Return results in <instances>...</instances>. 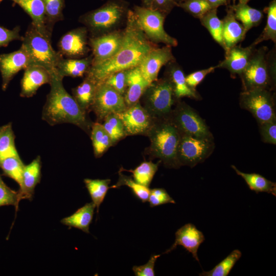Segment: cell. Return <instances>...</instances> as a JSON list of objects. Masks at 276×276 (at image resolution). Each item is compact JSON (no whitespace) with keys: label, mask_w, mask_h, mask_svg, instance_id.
Masks as SVG:
<instances>
[{"label":"cell","mask_w":276,"mask_h":276,"mask_svg":"<svg viewBox=\"0 0 276 276\" xmlns=\"http://www.w3.org/2000/svg\"><path fill=\"white\" fill-rule=\"evenodd\" d=\"M123 42L110 58L92 65L86 75L98 84L111 74L138 66L146 55L156 47L146 37L132 10H129Z\"/></svg>","instance_id":"obj_1"},{"label":"cell","mask_w":276,"mask_h":276,"mask_svg":"<svg viewBox=\"0 0 276 276\" xmlns=\"http://www.w3.org/2000/svg\"><path fill=\"white\" fill-rule=\"evenodd\" d=\"M50 90L47 96L42 111V119L50 126L68 123L75 125L90 134L92 122L65 90L63 78L56 70L51 72Z\"/></svg>","instance_id":"obj_2"},{"label":"cell","mask_w":276,"mask_h":276,"mask_svg":"<svg viewBox=\"0 0 276 276\" xmlns=\"http://www.w3.org/2000/svg\"><path fill=\"white\" fill-rule=\"evenodd\" d=\"M147 136L150 141L148 154L158 158L166 167H180L177 153L181 134L169 118L156 120Z\"/></svg>","instance_id":"obj_3"},{"label":"cell","mask_w":276,"mask_h":276,"mask_svg":"<svg viewBox=\"0 0 276 276\" xmlns=\"http://www.w3.org/2000/svg\"><path fill=\"white\" fill-rule=\"evenodd\" d=\"M129 4L123 0H110L99 8L80 16L79 21L91 36L101 35L117 30L126 21Z\"/></svg>","instance_id":"obj_4"},{"label":"cell","mask_w":276,"mask_h":276,"mask_svg":"<svg viewBox=\"0 0 276 276\" xmlns=\"http://www.w3.org/2000/svg\"><path fill=\"white\" fill-rule=\"evenodd\" d=\"M21 41V45L28 54L31 64L43 66L50 72L56 70L58 63L63 58L53 49L51 40L40 34L32 22Z\"/></svg>","instance_id":"obj_5"},{"label":"cell","mask_w":276,"mask_h":276,"mask_svg":"<svg viewBox=\"0 0 276 276\" xmlns=\"http://www.w3.org/2000/svg\"><path fill=\"white\" fill-rule=\"evenodd\" d=\"M143 107L155 120L169 118L177 100L172 86L164 77L151 83L141 97Z\"/></svg>","instance_id":"obj_6"},{"label":"cell","mask_w":276,"mask_h":276,"mask_svg":"<svg viewBox=\"0 0 276 276\" xmlns=\"http://www.w3.org/2000/svg\"><path fill=\"white\" fill-rule=\"evenodd\" d=\"M267 51L265 46L255 50L247 66L240 75L243 91L269 89L270 86H274L270 75Z\"/></svg>","instance_id":"obj_7"},{"label":"cell","mask_w":276,"mask_h":276,"mask_svg":"<svg viewBox=\"0 0 276 276\" xmlns=\"http://www.w3.org/2000/svg\"><path fill=\"white\" fill-rule=\"evenodd\" d=\"M132 11L140 27L151 42L163 43L171 47L177 45L176 39L169 35L164 29L165 15L144 6H135Z\"/></svg>","instance_id":"obj_8"},{"label":"cell","mask_w":276,"mask_h":276,"mask_svg":"<svg viewBox=\"0 0 276 276\" xmlns=\"http://www.w3.org/2000/svg\"><path fill=\"white\" fill-rule=\"evenodd\" d=\"M169 119L181 134L213 140V136L204 120L183 102H177Z\"/></svg>","instance_id":"obj_9"},{"label":"cell","mask_w":276,"mask_h":276,"mask_svg":"<svg viewBox=\"0 0 276 276\" xmlns=\"http://www.w3.org/2000/svg\"><path fill=\"white\" fill-rule=\"evenodd\" d=\"M240 105L250 111L259 124L276 120L274 95L269 89L243 91L240 94Z\"/></svg>","instance_id":"obj_10"},{"label":"cell","mask_w":276,"mask_h":276,"mask_svg":"<svg viewBox=\"0 0 276 276\" xmlns=\"http://www.w3.org/2000/svg\"><path fill=\"white\" fill-rule=\"evenodd\" d=\"M213 140L181 134L177 157L180 166L193 167L204 161L214 149Z\"/></svg>","instance_id":"obj_11"},{"label":"cell","mask_w":276,"mask_h":276,"mask_svg":"<svg viewBox=\"0 0 276 276\" xmlns=\"http://www.w3.org/2000/svg\"><path fill=\"white\" fill-rule=\"evenodd\" d=\"M127 108L124 96L104 82L98 84L90 108L98 122L111 113H120Z\"/></svg>","instance_id":"obj_12"},{"label":"cell","mask_w":276,"mask_h":276,"mask_svg":"<svg viewBox=\"0 0 276 276\" xmlns=\"http://www.w3.org/2000/svg\"><path fill=\"white\" fill-rule=\"evenodd\" d=\"M117 114L123 122L127 136L147 135L156 121L140 101Z\"/></svg>","instance_id":"obj_13"},{"label":"cell","mask_w":276,"mask_h":276,"mask_svg":"<svg viewBox=\"0 0 276 276\" xmlns=\"http://www.w3.org/2000/svg\"><path fill=\"white\" fill-rule=\"evenodd\" d=\"M88 33L84 26L68 31L60 38L57 44L58 51L66 58L87 56L91 51L88 44Z\"/></svg>","instance_id":"obj_14"},{"label":"cell","mask_w":276,"mask_h":276,"mask_svg":"<svg viewBox=\"0 0 276 276\" xmlns=\"http://www.w3.org/2000/svg\"><path fill=\"white\" fill-rule=\"evenodd\" d=\"M124 36V30H116L88 38V44L93 57L92 65L104 61L113 56L120 48Z\"/></svg>","instance_id":"obj_15"},{"label":"cell","mask_w":276,"mask_h":276,"mask_svg":"<svg viewBox=\"0 0 276 276\" xmlns=\"http://www.w3.org/2000/svg\"><path fill=\"white\" fill-rule=\"evenodd\" d=\"M31 65L30 57L25 48L21 45L17 51L0 54V73L2 89L6 90L14 77L21 70Z\"/></svg>","instance_id":"obj_16"},{"label":"cell","mask_w":276,"mask_h":276,"mask_svg":"<svg viewBox=\"0 0 276 276\" xmlns=\"http://www.w3.org/2000/svg\"><path fill=\"white\" fill-rule=\"evenodd\" d=\"M175 59L171 47H155L146 55L138 66L144 78L150 84L157 79L161 67Z\"/></svg>","instance_id":"obj_17"},{"label":"cell","mask_w":276,"mask_h":276,"mask_svg":"<svg viewBox=\"0 0 276 276\" xmlns=\"http://www.w3.org/2000/svg\"><path fill=\"white\" fill-rule=\"evenodd\" d=\"M175 235L174 243L164 254H168L175 249L178 245H180L190 252L193 257L199 262L197 251L200 244L205 240L203 233L194 224L189 223L178 229Z\"/></svg>","instance_id":"obj_18"},{"label":"cell","mask_w":276,"mask_h":276,"mask_svg":"<svg viewBox=\"0 0 276 276\" xmlns=\"http://www.w3.org/2000/svg\"><path fill=\"white\" fill-rule=\"evenodd\" d=\"M24 71L20 82L21 97H33L41 86L50 82L51 72L43 66L31 64Z\"/></svg>","instance_id":"obj_19"},{"label":"cell","mask_w":276,"mask_h":276,"mask_svg":"<svg viewBox=\"0 0 276 276\" xmlns=\"http://www.w3.org/2000/svg\"><path fill=\"white\" fill-rule=\"evenodd\" d=\"M252 44L247 47L236 45L225 52L224 59L217 67L227 70L232 75L242 74L247 66L255 50Z\"/></svg>","instance_id":"obj_20"},{"label":"cell","mask_w":276,"mask_h":276,"mask_svg":"<svg viewBox=\"0 0 276 276\" xmlns=\"http://www.w3.org/2000/svg\"><path fill=\"white\" fill-rule=\"evenodd\" d=\"M166 65L165 77L170 82L175 99L179 100L182 97H187L198 99L200 97L196 90L191 89L188 85L184 72L175 60L170 61Z\"/></svg>","instance_id":"obj_21"},{"label":"cell","mask_w":276,"mask_h":276,"mask_svg":"<svg viewBox=\"0 0 276 276\" xmlns=\"http://www.w3.org/2000/svg\"><path fill=\"white\" fill-rule=\"evenodd\" d=\"M17 4L27 13L32 19V23L39 32L51 40L52 33L47 28L45 8L42 0H15Z\"/></svg>","instance_id":"obj_22"},{"label":"cell","mask_w":276,"mask_h":276,"mask_svg":"<svg viewBox=\"0 0 276 276\" xmlns=\"http://www.w3.org/2000/svg\"><path fill=\"white\" fill-rule=\"evenodd\" d=\"M222 22L223 48L226 52L230 48L242 41L246 32L242 25L237 21L229 7L226 10V14L222 20Z\"/></svg>","instance_id":"obj_23"},{"label":"cell","mask_w":276,"mask_h":276,"mask_svg":"<svg viewBox=\"0 0 276 276\" xmlns=\"http://www.w3.org/2000/svg\"><path fill=\"white\" fill-rule=\"evenodd\" d=\"M149 84L143 76L139 66L129 70L127 78V87L124 96L127 107L140 101V99Z\"/></svg>","instance_id":"obj_24"},{"label":"cell","mask_w":276,"mask_h":276,"mask_svg":"<svg viewBox=\"0 0 276 276\" xmlns=\"http://www.w3.org/2000/svg\"><path fill=\"white\" fill-rule=\"evenodd\" d=\"M41 161L39 155H38L28 165H25L22 187L21 190H18L22 199L32 200L35 188L41 180Z\"/></svg>","instance_id":"obj_25"},{"label":"cell","mask_w":276,"mask_h":276,"mask_svg":"<svg viewBox=\"0 0 276 276\" xmlns=\"http://www.w3.org/2000/svg\"><path fill=\"white\" fill-rule=\"evenodd\" d=\"M93 55L80 58H64L58 63L56 70L57 73L64 78L82 77L86 75L93 64Z\"/></svg>","instance_id":"obj_26"},{"label":"cell","mask_w":276,"mask_h":276,"mask_svg":"<svg viewBox=\"0 0 276 276\" xmlns=\"http://www.w3.org/2000/svg\"><path fill=\"white\" fill-rule=\"evenodd\" d=\"M98 83L87 75L82 82L72 89V96L82 109L86 113L90 111Z\"/></svg>","instance_id":"obj_27"},{"label":"cell","mask_w":276,"mask_h":276,"mask_svg":"<svg viewBox=\"0 0 276 276\" xmlns=\"http://www.w3.org/2000/svg\"><path fill=\"white\" fill-rule=\"evenodd\" d=\"M96 206L92 202L87 203L72 215L65 217L61 223L70 227H75L89 233V227L92 221Z\"/></svg>","instance_id":"obj_28"},{"label":"cell","mask_w":276,"mask_h":276,"mask_svg":"<svg viewBox=\"0 0 276 276\" xmlns=\"http://www.w3.org/2000/svg\"><path fill=\"white\" fill-rule=\"evenodd\" d=\"M229 8L236 19L242 22L246 32L252 27L258 26L263 18L262 12L250 7L247 4L239 3Z\"/></svg>","instance_id":"obj_29"},{"label":"cell","mask_w":276,"mask_h":276,"mask_svg":"<svg viewBox=\"0 0 276 276\" xmlns=\"http://www.w3.org/2000/svg\"><path fill=\"white\" fill-rule=\"evenodd\" d=\"M236 173L241 176L249 188L256 193L266 192L276 196V183L258 173H246L239 170L234 165L231 166Z\"/></svg>","instance_id":"obj_30"},{"label":"cell","mask_w":276,"mask_h":276,"mask_svg":"<svg viewBox=\"0 0 276 276\" xmlns=\"http://www.w3.org/2000/svg\"><path fill=\"white\" fill-rule=\"evenodd\" d=\"M90 138L96 158L100 157L112 146L110 136L99 122L93 123L90 130Z\"/></svg>","instance_id":"obj_31"},{"label":"cell","mask_w":276,"mask_h":276,"mask_svg":"<svg viewBox=\"0 0 276 276\" xmlns=\"http://www.w3.org/2000/svg\"><path fill=\"white\" fill-rule=\"evenodd\" d=\"M11 157H20L15 144V134L11 123L1 126L0 131V163Z\"/></svg>","instance_id":"obj_32"},{"label":"cell","mask_w":276,"mask_h":276,"mask_svg":"<svg viewBox=\"0 0 276 276\" xmlns=\"http://www.w3.org/2000/svg\"><path fill=\"white\" fill-rule=\"evenodd\" d=\"M85 187L91 197L92 202L96 206L97 213H99V207L103 201L110 182L109 179H84Z\"/></svg>","instance_id":"obj_33"},{"label":"cell","mask_w":276,"mask_h":276,"mask_svg":"<svg viewBox=\"0 0 276 276\" xmlns=\"http://www.w3.org/2000/svg\"><path fill=\"white\" fill-rule=\"evenodd\" d=\"M199 19L202 25L206 28L215 41L223 48V22L217 16V9H211Z\"/></svg>","instance_id":"obj_34"},{"label":"cell","mask_w":276,"mask_h":276,"mask_svg":"<svg viewBox=\"0 0 276 276\" xmlns=\"http://www.w3.org/2000/svg\"><path fill=\"white\" fill-rule=\"evenodd\" d=\"M264 10L267 14L266 25L260 35L252 43L255 46L268 40L276 43V0L271 1Z\"/></svg>","instance_id":"obj_35"},{"label":"cell","mask_w":276,"mask_h":276,"mask_svg":"<svg viewBox=\"0 0 276 276\" xmlns=\"http://www.w3.org/2000/svg\"><path fill=\"white\" fill-rule=\"evenodd\" d=\"M25 165L20 157H11L0 163V169L3 175L15 180L21 190L22 187V177Z\"/></svg>","instance_id":"obj_36"},{"label":"cell","mask_w":276,"mask_h":276,"mask_svg":"<svg viewBox=\"0 0 276 276\" xmlns=\"http://www.w3.org/2000/svg\"><path fill=\"white\" fill-rule=\"evenodd\" d=\"M45 12L47 28L52 34L55 24L64 19V0H42Z\"/></svg>","instance_id":"obj_37"},{"label":"cell","mask_w":276,"mask_h":276,"mask_svg":"<svg viewBox=\"0 0 276 276\" xmlns=\"http://www.w3.org/2000/svg\"><path fill=\"white\" fill-rule=\"evenodd\" d=\"M159 162L155 164L151 161H144L134 170L126 171L132 173L135 181L149 188L155 173L157 171Z\"/></svg>","instance_id":"obj_38"},{"label":"cell","mask_w":276,"mask_h":276,"mask_svg":"<svg viewBox=\"0 0 276 276\" xmlns=\"http://www.w3.org/2000/svg\"><path fill=\"white\" fill-rule=\"evenodd\" d=\"M241 256L242 253L239 249H234L213 269L207 271H203L199 275L227 276Z\"/></svg>","instance_id":"obj_39"},{"label":"cell","mask_w":276,"mask_h":276,"mask_svg":"<svg viewBox=\"0 0 276 276\" xmlns=\"http://www.w3.org/2000/svg\"><path fill=\"white\" fill-rule=\"evenodd\" d=\"M103 121L102 125L110 136L113 145L127 136L123 122L117 114H109Z\"/></svg>","instance_id":"obj_40"},{"label":"cell","mask_w":276,"mask_h":276,"mask_svg":"<svg viewBox=\"0 0 276 276\" xmlns=\"http://www.w3.org/2000/svg\"><path fill=\"white\" fill-rule=\"evenodd\" d=\"M122 186H126L130 188L134 195L142 202L148 200L150 191L149 188L136 182L131 177L124 175L120 170L117 183L110 188H118Z\"/></svg>","instance_id":"obj_41"},{"label":"cell","mask_w":276,"mask_h":276,"mask_svg":"<svg viewBox=\"0 0 276 276\" xmlns=\"http://www.w3.org/2000/svg\"><path fill=\"white\" fill-rule=\"evenodd\" d=\"M177 6L198 18L212 9L206 0H185L178 4Z\"/></svg>","instance_id":"obj_42"},{"label":"cell","mask_w":276,"mask_h":276,"mask_svg":"<svg viewBox=\"0 0 276 276\" xmlns=\"http://www.w3.org/2000/svg\"><path fill=\"white\" fill-rule=\"evenodd\" d=\"M21 200L19 191H16L9 188L3 181L0 173V206L13 205L17 210Z\"/></svg>","instance_id":"obj_43"},{"label":"cell","mask_w":276,"mask_h":276,"mask_svg":"<svg viewBox=\"0 0 276 276\" xmlns=\"http://www.w3.org/2000/svg\"><path fill=\"white\" fill-rule=\"evenodd\" d=\"M129 70L115 72L109 75L103 82L124 96L127 87V78Z\"/></svg>","instance_id":"obj_44"},{"label":"cell","mask_w":276,"mask_h":276,"mask_svg":"<svg viewBox=\"0 0 276 276\" xmlns=\"http://www.w3.org/2000/svg\"><path fill=\"white\" fill-rule=\"evenodd\" d=\"M148 201L151 207L169 203H175V200L163 188H154L150 190Z\"/></svg>","instance_id":"obj_45"},{"label":"cell","mask_w":276,"mask_h":276,"mask_svg":"<svg viewBox=\"0 0 276 276\" xmlns=\"http://www.w3.org/2000/svg\"><path fill=\"white\" fill-rule=\"evenodd\" d=\"M20 28L16 26L12 30L0 26V48L7 47L14 40H22L23 36L20 34Z\"/></svg>","instance_id":"obj_46"},{"label":"cell","mask_w":276,"mask_h":276,"mask_svg":"<svg viewBox=\"0 0 276 276\" xmlns=\"http://www.w3.org/2000/svg\"><path fill=\"white\" fill-rule=\"evenodd\" d=\"M260 131L263 141L266 143L276 144V120L260 123Z\"/></svg>","instance_id":"obj_47"},{"label":"cell","mask_w":276,"mask_h":276,"mask_svg":"<svg viewBox=\"0 0 276 276\" xmlns=\"http://www.w3.org/2000/svg\"><path fill=\"white\" fill-rule=\"evenodd\" d=\"M217 66H211L209 68L197 71L186 76V81L188 85L192 89L196 90V86L201 82L209 74L213 72Z\"/></svg>","instance_id":"obj_48"},{"label":"cell","mask_w":276,"mask_h":276,"mask_svg":"<svg viewBox=\"0 0 276 276\" xmlns=\"http://www.w3.org/2000/svg\"><path fill=\"white\" fill-rule=\"evenodd\" d=\"M160 255H152L149 261L144 265L134 266L132 270L135 276H154L155 275L154 265L155 262Z\"/></svg>","instance_id":"obj_49"},{"label":"cell","mask_w":276,"mask_h":276,"mask_svg":"<svg viewBox=\"0 0 276 276\" xmlns=\"http://www.w3.org/2000/svg\"><path fill=\"white\" fill-rule=\"evenodd\" d=\"M177 6L175 0H153L150 8L159 11L166 16Z\"/></svg>","instance_id":"obj_50"},{"label":"cell","mask_w":276,"mask_h":276,"mask_svg":"<svg viewBox=\"0 0 276 276\" xmlns=\"http://www.w3.org/2000/svg\"><path fill=\"white\" fill-rule=\"evenodd\" d=\"M212 9L216 8L219 6L227 5L229 0H206Z\"/></svg>","instance_id":"obj_51"},{"label":"cell","mask_w":276,"mask_h":276,"mask_svg":"<svg viewBox=\"0 0 276 276\" xmlns=\"http://www.w3.org/2000/svg\"><path fill=\"white\" fill-rule=\"evenodd\" d=\"M142 1L144 5V7L150 8L153 0H142Z\"/></svg>","instance_id":"obj_52"},{"label":"cell","mask_w":276,"mask_h":276,"mask_svg":"<svg viewBox=\"0 0 276 276\" xmlns=\"http://www.w3.org/2000/svg\"><path fill=\"white\" fill-rule=\"evenodd\" d=\"M249 0H239V3L247 4Z\"/></svg>","instance_id":"obj_53"},{"label":"cell","mask_w":276,"mask_h":276,"mask_svg":"<svg viewBox=\"0 0 276 276\" xmlns=\"http://www.w3.org/2000/svg\"><path fill=\"white\" fill-rule=\"evenodd\" d=\"M184 1H185V0H175V3H176V4L177 5V6L178 4L183 2Z\"/></svg>","instance_id":"obj_54"},{"label":"cell","mask_w":276,"mask_h":276,"mask_svg":"<svg viewBox=\"0 0 276 276\" xmlns=\"http://www.w3.org/2000/svg\"><path fill=\"white\" fill-rule=\"evenodd\" d=\"M3 0H0V3ZM12 1H13V2L15 1V0H11Z\"/></svg>","instance_id":"obj_55"},{"label":"cell","mask_w":276,"mask_h":276,"mask_svg":"<svg viewBox=\"0 0 276 276\" xmlns=\"http://www.w3.org/2000/svg\"><path fill=\"white\" fill-rule=\"evenodd\" d=\"M1 127H0V131H1Z\"/></svg>","instance_id":"obj_56"}]
</instances>
